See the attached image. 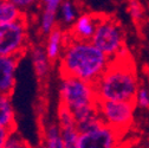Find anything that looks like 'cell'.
Here are the masks:
<instances>
[{
	"label": "cell",
	"instance_id": "1",
	"mask_svg": "<svg viewBox=\"0 0 149 148\" xmlns=\"http://www.w3.org/2000/svg\"><path fill=\"white\" fill-rule=\"evenodd\" d=\"M110 61L90 39H79L68 33L58 59L59 73L61 76H72L95 83Z\"/></svg>",
	"mask_w": 149,
	"mask_h": 148
},
{
	"label": "cell",
	"instance_id": "2",
	"mask_svg": "<svg viewBox=\"0 0 149 148\" xmlns=\"http://www.w3.org/2000/svg\"><path fill=\"white\" fill-rule=\"evenodd\" d=\"M94 85L98 101H134L140 82L129 52L111 59Z\"/></svg>",
	"mask_w": 149,
	"mask_h": 148
},
{
	"label": "cell",
	"instance_id": "3",
	"mask_svg": "<svg viewBox=\"0 0 149 148\" xmlns=\"http://www.w3.org/2000/svg\"><path fill=\"white\" fill-rule=\"evenodd\" d=\"M90 40L110 59L128 51L123 27L115 18L105 14H100L96 30Z\"/></svg>",
	"mask_w": 149,
	"mask_h": 148
},
{
	"label": "cell",
	"instance_id": "4",
	"mask_svg": "<svg viewBox=\"0 0 149 148\" xmlns=\"http://www.w3.org/2000/svg\"><path fill=\"white\" fill-rule=\"evenodd\" d=\"M59 101L72 113H76L85 108L96 107L98 100L94 83L72 76H61Z\"/></svg>",
	"mask_w": 149,
	"mask_h": 148
},
{
	"label": "cell",
	"instance_id": "5",
	"mask_svg": "<svg viewBox=\"0 0 149 148\" xmlns=\"http://www.w3.org/2000/svg\"><path fill=\"white\" fill-rule=\"evenodd\" d=\"M29 49L27 15L12 23H0V56L23 57Z\"/></svg>",
	"mask_w": 149,
	"mask_h": 148
},
{
	"label": "cell",
	"instance_id": "6",
	"mask_svg": "<svg viewBox=\"0 0 149 148\" xmlns=\"http://www.w3.org/2000/svg\"><path fill=\"white\" fill-rule=\"evenodd\" d=\"M136 105L134 101H97L100 119L123 135L132 127Z\"/></svg>",
	"mask_w": 149,
	"mask_h": 148
},
{
	"label": "cell",
	"instance_id": "7",
	"mask_svg": "<svg viewBox=\"0 0 149 148\" xmlns=\"http://www.w3.org/2000/svg\"><path fill=\"white\" fill-rule=\"evenodd\" d=\"M121 140L122 135L98 119L89 129L79 133L77 148H114Z\"/></svg>",
	"mask_w": 149,
	"mask_h": 148
},
{
	"label": "cell",
	"instance_id": "8",
	"mask_svg": "<svg viewBox=\"0 0 149 148\" xmlns=\"http://www.w3.org/2000/svg\"><path fill=\"white\" fill-rule=\"evenodd\" d=\"M19 57L0 56V92L12 95L17 83V69Z\"/></svg>",
	"mask_w": 149,
	"mask_h": 148
},
{
	"label": "cell",
	"instance_id": "9",
	"mask_svg": "<svg viewBox=\"0 0 149 148\" xmlns=\"http://www.w3.org/2000/svg\"><path fill=\"white\" fill-rule=\"evenodd\" d=\"M98 17L100 14H92V13L79 14L76 18V20L72 23L69 34L79 39H91V37L94 36V32L96 30Z\"/></svg>",
	"mask_w": 149,
	"mask_h": 148
},
{
	"label": "cell",
	"instance_id": "10",
	"mask_svg": "<svg viewBox=\"0 0 149 148\" xmlns=\"http://www.w3.org/2000/svg\"><path fill=\"white\" fill-rule=\"evenodd\" d=\"M42 4L43 12L40 15L39 30L46 36L57 26V13L59 12L62 0H42Z\"/></svg>",
	"mask_w": 149,
	"mask_h": 148
},
{
	"label": "cell",
	"instance_id": "11",
	"mask_svg": "<svg viewBox=\"0 0 149 148\" xmlns=\"http://www.w3.org/2000/svg\"><path fill=\"white\" fill-rule=\"evenodd\" d=\"M66 40V34L64 33V31L59 27L56 26L50 33L46 34V43H45V51L47 57L50 58V61L57 62L61 57V53L63 51L64 44Z\"/></svg>",
	"mask_w": 149,
	"mask_h": 148
},
{
	"label": "cell",
	"instance_id": "12",
	"mask_svg": "<svg viewBox=\"0 0 149 148\" xmlns=\"http://www.w3.org/2000/svg\"><path fill=\"white\" fill-rule=\"evenodd\" d=\"M31 61L33 65V70L36 76L39 80H44L47 77L50 69H51V61L47 57L46 51L43 46H33L31 49Z\"/></svg>",
	"mask_w": 149,
	"mask_h": 148
},
{
	"label": "cell",
	"instance_id": "13",
	"mask_svg": "<svg viewBox=\"0 0 149 148\" xmlns=\"http://www.w3.org/2000/svg\"><path fill=\"white\" fill-rule=\"evenodd\" d=\"M0 127L15 129V112L11 95L0 92Z\"/></svg>",
	"mask_w": 149,
	"mask_h": 148
},
{
	"label": "cell",
	"instance_id": "14",
	"mask_svg": "<svg viewBox=\"0 0 149 148\" xmlns=\"http://www.w3.org/2000/svg\"><path fill=\"white\" fill-rule=\"evenodd\" d=\"M43 146L47 148H64L62 131L58 122H49L43 129Z\"/></svg>",
	"mask_w": 149,
	"mask_h": 148
},
{
	"label": "cell",
	"instance_id": "15",
	"mask_svg": "<svg viewBox=\"0 0 149 148\" xmlns=\"http://www.w3.org/2000/svg\"><path fill=\"white\" fill-rule=\"evenodd\" d=\"M22 10H19L15 5L3 0L0 4V23H12L23 19L24 17H26Z\"/></svg>",
	"mask_w": 149,
	"mask_h": 148
},
{
	"label": "cell",
	"instance_id": "16",
	"mask_svg": "<svg viewBox=\"0 0 149 148\" xmlns=\"http://www.w3.org/2000/svg\"><path fill=\"white\" fill-rule=\"evenodd\" d=\"M59 14L64 24L72 25V23L78 17V10L76 7V4L72 0H62V4L59 7Z\"/></svg>",
	"mask_w": 149,
	"mask_h": 148
},
{
	"label": "cell",
	"instance_id": "17",
	"mask_svg": "<svg viewBox=\"0 0 149 148\" xmlns=\"http://www.w3.org/2000/svg\"><path fill=\"white\" fill-rule=\"evenodd\" d=\"M57 122H58L61 129L70 128V127H77L76 126V120H74V116H73L72 112L63 104L58 105Z\"/></svg>",
	"mask_w": 149,
	"mask_h": 148
},
{
	"label": "cell",
	"instance_id": "18",
	"mask_svg": "<svg viewBox=\"0 0 149 148\" xmlns=\"http://www.w3.org/2000/svg\"><path fill=\"white\" fill-rule=\"evenodd\" d=\"M62 131V139L64 148H77V142L79 138V132L77 127L64 128Z\"/></svg>",
	"mask_w": 149,
	"mask_h": 148
},
{
	"label": "cell",
	"instance_id": "19",
	"mask_svg": "<svg viewBox=\"0 0 149 148\" xmlns=\"http://www.w3.org/2000/svg\"><path fill=\"white\" fill-rule=\"evenodd\" d=\"M128 12L134 23L139 24L143 20L144 10L139 0H128Z\"/></svg>",
	"mask_w": 149,
	"mask_h": 148
},
{
	"label": "cell",
	"instance_id": "20",
	"mask_svg": "<svg viewBox=\"0 0 149 148\" xmlns=\"http://www.w3.org/2000/svg\"><path fill=\"white\" fill-rule=\"evenodd\" d=\"M29 146L30 145L27 143V141L18 133L15 129H12L8 133V136L6 139L4 148H24V147H29Z\"/></svg>",
	"mask_w": 149,
	"mask_h": 148
},
{
	"label": "cell",
	"instance_id": "21",
	"mask_svg": "<svg viewBox=\"0 0 149 148\" xmlns=\"http://www.w3.org/2000/svg\"><path fill=\"white\" fill-rule=\"evenodd\" d=\"M134 103L136 108L149 110V88L142 87V85L139 87L134 98Z\"/></svg>",
	"mask_w": 149,
	"mask_h": 148
},
{
	"label": "cell",
	"instance_id": "22",
	"mask_svg": "<svg viewBox=\"0 0 149 148\" xmlns=\"http://www.w3.org/2000/svg\"><path fill=\"white\" fill-rule=\"evenodd\" d=\"M6 1L15 5L19 10H22L25 14H27L29 11L33 10L37 5H38L39 0H6Z\"/></svg>",
	"mask_w": 149,
	"mask_h": 148
},
{
	"label": "cell",
	"instance_id": "23",
	"mask_svg": "<svg viewBox=\"0 0 149 148\" xmlns=\"http://www.w3.org/2000/svg\"><path fill=\"white\" fill-rule=\"evenodd\" d=\"M10 132H11L10 129L4 128V127H0V148L5 147V142H6V139H7Z\"/></svg>",
	"mask_w": 149,
	"mask_h": 148
},
{
	"label": "cell",
	"instance_id": "24",
	"mask_svg": "<svg viewBox=\"0 0 149 148\" xmlns=\"http://www.w3.org/2000/svg\"><path fill=\"white\" fill-rule=\"evenodd\" d=\"M1 1H3V0H0V4H1Z\"/></svg>",
	"mask_w": 149,
	"mask_h": 148
}]
</instances>
